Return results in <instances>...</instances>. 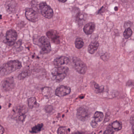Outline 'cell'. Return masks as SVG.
Masks as SVG:
<instances>
[{"label":"cell","instance_id":"30","mask_svg":"<svg viewBox=\"0 0 134 134\" xmlns=\"http://www.w3.org/2000/svg\"></svg>","mask_w":134,"mask_h":134},{"label":"cell","instance_id":"9","mask_svg":"<svg viewBox=\"0 0 134 134\" xmlns=\"http://www.w3.org/2000/svg\"><path fill=\"white\" fill-rule=\"evenodd\" d=\"M15 86L14 78L12 77H7L3 81L2 89L4 92H8L12 90Z\"/></svg>","mask_w":134,"mask_h":134},{"label":"cell","instance_id":"16","mask_svg":"<svg viewBox=\"0 0 134 134\" xmlns=\"http://www.w3.org/2000/svg\"><path fill=\"white\" fill-rule=\"evenodd\" d=\"M95 29V25L93 23H89L85 25L83 27L84 32L87 35H91L93 33Z\"/></svg>","mask_w":134,"mask_h":134},{"label":"cell","instance_id":"20","mask_svg":"<svg viewBox=\"0 0 134 134\" xmlns=\"http://www.w3.org/2000/svg\"><path fill=\"white\" fill-rule=\"evenodd\" d=\"M37 104L36 99L35 97H31L28 99V105L30 108L32 109L35 107Z\"/></svg>","mask_w":134,"mask_h":134},{"label":"cell","instance_id":"5","mask_svg":"<svg viewBox=\"0 0 134 134\" xmlns=\"http://www.w3.org/2000/svg\"><path fill=\"white\" fill-rule=\"evenodd\" d=\"M39 8L41 14L44 18L50 19L53 17L54 14L53 10L46 3H41L39 4Z\"/></svg>","mask_w":134,"mask_h":134},{"label":"cell","instance_id":"2","mask_svg":"<svg viewBox=\"0 0 134 134\" xmlns=\"http://www.w3.org/2000/svg\"><path fill=\"white\" fill-rule=\"evenodd\" d=\"M69 68L66 66H62L55 67L51 70V74L56 82L62 81L67 76Z\"/></svg>","mask_w":134,"mask_h":134},{"label":"cell","instance_id":"22","mask_svg":"<svg viewBox=\"0 0 134 134\" xmlns=\"http://www.w3.org/2000/svg\"><path fill=\"white\" fill-rule=\"evenodd\" d=\"M132 32L131 29L130 28H127L124 32V36L125 39H127L131 37L132 35Z\"/></svg>","mask_w":134,"mask_h":134},{"label":"cell","instance_id":"17","mask_svg":"<svg viewBox=\"0 0 134 134\" xmlns=\"http://www.w3.org/2000/svg\"><path fill=\"white\" fill-rule=\"evenodd\" d=\"M99 46V43L98 41H93L91 42L88 48V52L89 54H94L97 51Z\"/></svg>","mask_w":134,"mask_h":134},{"label":"cell","instance_id":"15","mask_svg":"<svg viewBox=\"0 0 134 134\" xmlns=\"http://www.w3.org/2000/svg\"><path fill=\"white\" fill-rule=\"evenodd\" d=\"M17 7V3L14 1H7L5 4V8L7 11L10 14L15 12Z\"/></svg>","mask_w":134,"mask_h":134},{"label":"cell","instance_id":"7","mask_svg":"<svg viewBox=\"0 0 134 134\" xmlns=\"http://www.w3.org/2000/svg\"><path fill=\"white\" fill-rule=\"evenodd\" d=\"M73 67L75 70L81 74H84L87 70L86 64L78 58H75L73 60Z\"/></svg>","mask_w":134,"mask_h":134},{"label":"cell","instance_id":"28","mask_svg":"<svg viewBox=\"0 0 134 134\" xmlns=\"http://www.w3.org/2000/svg\"><path fill=\"white\" fill-rule=\"evenodd\" d=\"M4 132V128L1 125V127H0V134H3Z\"/></svg>","mask_w":134,"mask_h":134},{"label":"cell","instance_id":"29","mask_svg":"<svg viewBox=\"0 0 134 134\" xmlns=\"http://www.w3.org/2000/svg\"><path fill=\"white\" fill-rule=\"evenodd\" d=\"M59 2H60L61 3H65V2H66V0H63V1H61V0H60V1H58Z\"/></svg>","mask_w":134,"mask_h":134},{"label":"cell","instance_id":"14","mask_svg":"<svg viewBox=\"0 0 134 134\" xmlns=\"http://www.w3.org/2000/svg\"><path fill=\"white\" fill-rule=\"evenodd\" d=\"M70 59L68 57L62 56L56 58L54 60L53 63L55 65L58 66H62L63 65H67L69 62Z\"/></svg>","mask_w":134,"mask_h":134},{"label":"cell","instance_id":"25","mask_svg":"<svg viewBox=\"0 0 134 134\" xmlns=\"http://www.w3.org/2000/svg\"><path fill=\"white\" fill-rule=\"evenodd\" d=\"M85 17L84 14H82V13H78L76 15L77 19L78 21H81L82 20L84 19V18Z\"/></svg>","mask_w":134,"mask_h":134},{"label":"cell","instance_id":"24","mask_svg":"<svg viewBox=\"0 0 134 134\" xmlns=\"http://www.w3.org/2000/svg\"><path fill=\"white\" fill-rule=\"evenodd\" d=\"M29 75V72H23L19 75L18 77L19 80H23L28 77Z\"/></svg>","mask_w":134,"mask_h":134},{"label":"cell","instance_id":"12","mask_svg":"<svg viewBox=\"0 0 134 134\" xmlns=\"http://www.w3.org/2000/svg\"><path fill=\"white\" fill-rule=\"evenodd\" d=\"M25 15L27 19L30 22H36L38 20V15L36 11L32 8H28L26 10Z\"/></svg>","mask_w":134,"mask_h":134},{"label":"cell","instance_id":"8","mask_svg":"<svg viewBox=\"0 0 134 134\" xmlns=\"http://www.w3.org/2000/svg\"><path fill=\"white\" fill-rule=\"evenodd\" d=\"M18 36V33L14 30L12 29L8 30L6 34V43L12 47L15 43Z\"/></svg>","mask_w":134,"mask_h":134},{"label":"cell","instance_id":"23","mask_svg":"<svg viewBox=\"0 0 134 134\" xmlns=\"http://www.w3.org/2000/svg\"><path fill=\"white\" fill-rule=\"evenodd\" d=\"M70 131V129L66 127H60L58 129V134H66Z\"/></svg>","mask_w":134,"mask_h":134},{"label":"cell","instance_id":"4","mask_svg":"<svg viewBox=\"0 0 134 134\" xmlns=\"http://www.w3.org/2000/svg\"><path fill=\"white\" fill-rule=\"evenodd\" d=\"M91 116V112L87 107L85 106L80 107L77 110L76 116L81 121L87 120Z\"/></svg>","mask_w":134,"mask_h":134},{"label":"cell","instance_id":"1","mask_svg":"<svg viewBox=\"0 0 134 134\" xmlns=\"http://www.w3.org/2000/svg\"><path fill=\"white\" fill-rule=\"evenodd\" d=\"M22 64L18 60H11L4 64L1 68V76L8 75L16 70L21 69Z\"/></svg>","mask_w":134,"mask_h":134},{"label":"cell","instance_id":"13","mask_svg":"<svg viewBox=\"0 0 134 134\" xmlns=\"http://www.w3.org/2000/svg\"><path fill=\"white\" fill-rule=\"evenodd\" d=\"M104 117L103 114L102 112L97 111L95 113L93 116V120L91 122V125L93 128L96 127L98 123L102 121Z\"/></svg>","mask_w":134,"mask_h":134},{"label":"cell","instance_id":"21","mask_svg":"<svg viewBox=\"0 0 134 134\" xmlns=\"http://www.w3.org/2000/svg\"><path fill=\"white\" fill-rule=\"evenodd\" d=\"M75 47L77 49H80L82 48L84 45V42L83 40L80 37H77L75 42Z\"/></svg>","mask_w":134,"mask_h":134},{"label":"cell","instance_id":"18","mask_svg":"<svg viewBox=\"0 0 134 134\" xmlns=\"http://www.w3.org/2000/svg\"><path fill=\"white\" fill-rule=\"evenodd\" d=\"M43 124H39L35 126H34L31 129L30 132L31 133H37L40 132L43 127Z\"/></svg>","mask_w":134,"mask_h":134},{"label":"cell","instance_id":"26","mask_svg":"<svg viewBox=\"0 0 134 134\" xmlns=\"http://www.w3.org/2000/svg\"><path fill=\"white\" fill-rule=\"evenodd\" d=\"M104 134H114V131L111 127H109L105 131Z\"/></svg>","mask_w":134,"mask_h":134},{"label":"cell","instance_id":"27","mask_svg":"<svg viewBox=\"0 0 134 134\" xmlns=\"http://www.w3.org/2000/svg\"><path fill=\"white\" fill-rule=\"evenodd\" d=\"M46 112L48 113H51L53 110V107L51 105H48L45 108Z\"/></svg>","mask_w":134,"mask_h":134},{"label":"cell","instance_id":"11","mask_svg":"<svg viewBox=\"0 0 134 134\" xmlns=\"http://www.w3.org/2000/svg\"><path fill=\"white\" fill-rule=\"evenodd\" d=\"M46 35L52 43L56 44L60 43V36L57 31L54 30H49L47 32Z\"/></svg>","mask_w":134,"mask_h":134},{"label":"cell","instance_id":"3","mask_svg":"<svg viewBox=\"0 0 134 134\" xmlns=\"http://www.w3.org/2000/svg\"><path fill=\"white\" fill-rule=\"evenodd\" d=\"M27 112V108L25 106H18L12 110L11 113L12 117L16 120L24 121L26 117Z\"/></svg>","mask_w":134,"mask_h":134},{"label":"cell","instance_id":"10","mask_svg":"<svg viewBox=\"0 0 134 134\" xmlns=\"http://www.w3.org/2000/svg\"><path fill=\"white\" fill-rule=\"evenodd\" d=\"M71 92V88L68 86L61 85L58 87L55 91V95L58 97H62L66 96Z\"/></svg>","mask_w":134,"mask_h":134},{"label":"cell","instance_id":"19","mask_svg":"<svg viewBox=\"0 0 134 134\" xmlns=\"http://www.w3.org/2000/svg\"><path fill=\"white\" fill-rule=\"evenodd\" d=\"M111 128L113 131H119L122 128V124L121 122L118 121H116L112 123L111 124Z\"/></svg>","mask_w":134,"mask_h":134},{"label":"cell","instance_id":"6","mask_svg":"<svg viewBox=\"0 0 134 134\" xmlns=\"http://www.w3.org/2000/svg\"><path fill=\"white\" fill-rule=\"evenodd\" d=\"M41 44V54H45L50 53L51 51V47L49 40L45 36H42L39 40Z\"/></svg>","mask_w":134,"mask_h":134}]
</instances>
